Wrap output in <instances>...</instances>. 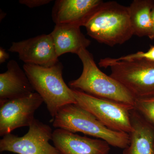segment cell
<instances>
[{"label": "cell", "mask_w": 154, "mask_h": 154, "mask_svg": "<svg viewBox=\"0 0 154 154\" xmlns=\"http://www.w3.org/2000/svg\"><path fill=\"white\" fill-rule=\"evenodd\" d=\"M132 130L123 154H154V128L135 109L131 113Z\"/></svg>", "instance_id": "obj_13"}, {"label": "cell", "mask_w": 154, "mask_h": 154, "mask_svg": "<svg viewBox=\"0 0 154 154\" xmlns=\"http://www.w3.org/2000/svg\"><path fill=\"white\" fill-rule=\"evenodd\" d=\"M53 126L74 133L81 132L94 137L118 148L124 149L129 144V134L109 129L77 104H69L61 107L53 118Z\"/></svg>", "instance_id": "obj_4"}, {"label": "cell", "mask_w": 154, "mask_h": 154, "mask_svg": "<svg viewBox=\"0 0 154 154\" xmlns=\"http://www.w3.org/2000/svg\"><path fill=\"white\" fill-rule=\"evenodd\" d=\"M151 20H152V30L149 36V38L150 39H154V5L151 12Z\"/></svg>", "instance_id": "obj_20"}, {"label": "cell", "mask_w": 154, "mask_h": 154, "mask_svg": "<svg viewBox=\"0 0 154 154\" xmlns=\"http://www.w3.org/2000/svg\"><path fill=\"white\" fill-rule=\"evenodd\" d=\"M28 132L22 137L10 133L0 140V151L18 154H61L50 144L52 140L51 128L36 119L29 127Z\"/></svg>", "instance_id": "obj_7"}, {"label": "cell", "mask_w": 154, "mask_h": 154, "mask_svg": "<svg viewBox=\"0 0 154 154\" xmlns=\"http://www.w3.org/2000/svg\"><path fill=\"white\" fill-rule=\"evenodd\" d=\"M134 108L154 128V96L136 98Z\"/></svg>", "instance_id": "obj_16"}, {"label": "cell", "mask_w": 154, "mask_h": 154, "mask_svg": "<svg viewBox=\"0 0 154 154\" xmlns=\"http://www.w3.org/2000/svg\"><path fill=\"white\" fill-rule=\"evenodd\" d=\"M101 67H109L110 75L121 83L135 97L154 96V62L146 60L116 61L113 58L100 60Z\"/></svg>", "instance_id": "obj_5"}, {"label": "cell", "mask_w": 154, "mask_h": 154, "mask_svg": "<svg viewBox=\"0 0 154 154\" xmlns=\"http://www.w3.org/2000/svg\"><path fill=\"white\" fill-rule=\"evenodd\" d=\"M102 0H57L52 9L56 25L85 27L100 5Z\"/></svg>", "instance_id": "obj_10"}, {"label": "cell", "mask_w": 154, "mask_h": 154, "mask_svg": "<svg viewBox=\"0 0 154 154\" xmlns=\"http://www.w3.org/2000/svg\"><path fill=\"white\" fill-rule=\"evenodd\" d=\"M72 91L77 105L90 112L107 128L118 132H131V113L134 107L96 98L78 90Z\"/></svg>", "instance_id": "obj_6"}, {"label": "cell", "mask_w": 154, "mask_h": 154, "mask_svg": "<svg viewBox=\"0 0 154 154\" xmlns=\"http://www.w3.org/2000/svg\"><path fill=\"white\" fill-rule=\"evenodd\" d=\"M34 93L24 69L16 61H9L7 70L0 74V102L18 99Z\"/></svg>", "instance_id": "obj_12"}, {"label": "cell", "mask_w": 154, "mask_h": 154, "mask_svg": "<svg viewBox=\"0 0 154 154\" xmlns=\"http://www.w3.org/2000/svg\"><path fill=\"white\" fill-rule=\"evenodd\" d=\"M23 68L34 91L41 96L53 118L65 105L77 104L72 89L64 81L63 66L60 62L50 67L25 64Z\"/></svg>", "instance_id": "obj_3"}, {"label": "cell", "mask_w": 154, "mask_h": 154, "mask_svg": "<svg viewBox=\"0 0 154 154\" xmlns=\"http://www.w3.org/2000/svg\"><path fill=\"white\" fill-rule=\"evenodd\" d=\"M52 141L61 154H108L110 150V145L105 141L60 128L53 131Z\"/></svg>", "instance_id": "obj_11"}, {"label": "cell", "mask_w": 154, "mask_h": 154, "mask_svg": "<svg viewBox=\"0 0 154 154\" xmlns=\"http://www.w3.org/2000/svg\"><path fill=\"white\" fill-rule=\"evenodd\" d=\"M51 2V0H20L19 3L28 8H34L47 5Z\"/></svg>", "instance_id": "obj_18"}, {"label": "cell", "mask_w": 154, "mask_h": 154, "mask_svg": "<svg viewBox=\"0 0 154 154\" xmlns=\"http://www.w3.org/2000/svg\"><path fill=\"white\" fill-rule=\"evenodd\" d=\"M50 34L58 57L68 53L77 55L81 50L87 48L91 44L78 26L56 25Z\"/></svg>", "instance_id": "obj_14"}, {"label": "cell", "mask_w": 154, "mask_h": 154, "mask_svg": "<svg viewBox=\"0 0 154 154\" xmlns=\"http://www.w3.org/2000/svg\"><path fill=\"white\" fill-rule=\"evenodd\" d=\"M10 57V55L6 52L5 49L0 47V63L2 64L8 60Z\"/></svg>", "instance_id": "obj_19"}, {"label": "cell", "mask_w": 154, "mask_h": 154, "mask_svg": "<svg viewBox=\"0 0 154 154\" xmlns=\"http://www.w3.org/2000/svg\"><path fill=\"white\" fill-rule=\"evenodd\" d=\"M116 61H130L137 60H146L154 62V45H151L146 52L138 51L128 55L114 58Z\"/></svg>", "instance_id": "obj_17"}, {"label": "cell", "mask_w": 154, "mask_h": 154, "mask_svg": "<svg viewBox=\"0 0 154 154\" xmlns=\"http://www.w3.org/2000/svg\"><path fill=\"white\" fill-rule=\"evenodd\" d=\"M153 0H134L128 7L134 35L147 36L151 32V12Z\"/></svg>", "instance_id": "obj_15"}, {"label": "cell", "mask_w": 154, "mask_h": 154, "mask_svg": "<svg viewBox=\"0 0 154 154\" xmlns=\"http://www.w3.org/2000/svg\"><path fill=\"white\" fill-rule=\"evenodd\" d=\"M85 27L89 36L110 47L123 44L134 35L128 7L114 1L103 2Z\"/></svg>", "instance_id": "obj_1"}, {"label": "cell", "mask_w": 154, "mask_h": 154, "mask_svg": "<svg viewBox=\"0 0 154 154\" xmlns=\"http://www.w3.org/2000/svg\"><path fill=\"white\" fill-rule=\"evenodd\" d=\"M8 51L17 53L25 64L50 67L59 62L50 33L13 42Z\"/></svg>", "instance_id": "obj_9"}, {"label": "cell", "mask_w": 154, "mask_h": 154, "mask_svg": "<svg viewBox=\"0 0 154 154\" xmlns=\"http://www.w3.org/2000/svg\"><path fill=\"white\" fill-rule=\"evenodd\" d=\"M44 102L36 92L18 99L0 102V135L4 136L14 130L30 126L35 111Z\"/></svg>", "instance_id": "obj_8"}, {"label": "cell", "mask_w": 154, "mask_h": 154, "mask_svg": "<svg viewBox=\"0 0 154 154\" xmlns=\"http://www.w3.org/2000/svg\"><path fill=\"white\" fill-rule=\"evenodd\" d=\"M77 55L82 63L83 71L78 79L69 83L72 89L134 107L135 97L121 83L99 68L87 48H82Z\"/></svg>", "instance_id": "obj_2"}]
</instances>
